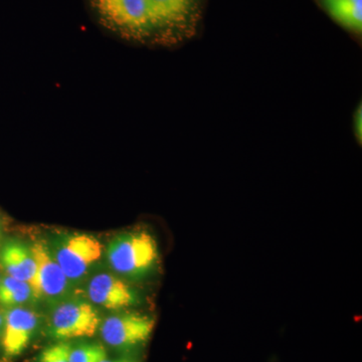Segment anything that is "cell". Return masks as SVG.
<instances>
[{
    "label": "cell",
    "instance_id": "1",
    "mask_svg": "<svg viewBox=\"0 0 362 362\" xmlns=\"http://www.w3.org/2000/svg\"><path fill=\"white\" fill-rule=\"evenodd\" d=\"M204 0H90L100 21L126 39L175 42L197 28Z\"/></svg>",
    "mask_w": 362,
    "mask_h": 362
},
{
    "label": "cell",
    "instance_id": "2",
    "mask_svg": "<svg viewBox=\"0 0 362 362\" xmlns=\"http://www.w3.org/2000/svg\"><path fill=\"white\" fill-rule=\"evenodd\" d=\"M109 265L128 278H140L149 273L158 259L156 240L144 230L124 233L109 242L106 249Z\"/></svg>",
    "mask_w": 362,
    "mask_h": 362
},
{
    "label": "cell",
    "instance_id": "3",
    "mask_svg": "<svg viewBox=\"0 0 362 362\" xmlns=\"http://www.w3.org/2000/svg\"><path fill=\"white\" fill-rule=\"evenodd\" d=\"M49 249L71 283L87 277L104 254L101 242L88 233H66L56 239Z\"/></svg>",
    "mask_w": 362,
    "mask_h": 362
},
{
    "label": "cell",
    "instance_id": "4",
    "mask_svg": "<svg viewBox=\"0 0 362 362\" xmlns=\"http://www.w3.org/2000/svg\"><path fill=\"white\" fill-rule=\"evenodd\" d=\"M99 312L84 300H66L57 305L49 323V335L59 341L92 337L101 326Z\"/></svg>",
    "mask_w": 362,
    "mask_h": 362
},
{
    "label": "cell",
    "instance_id": "5",
    "mask_svg": "<svg viewBox=\"0 0 362 362\" xmlns=\"http://www.w3.org/2000/svg\"><path fill=\"white\" fill-rule=\"evenodd\" d=\"M154 325L156 321L148 315L117 314L102 321L100 332L107 344L125 349L147 341L153 332Z\"/></svg>",
    "mask_w": 362,
    "mask_h": 362
},
{
    "label": "cell",
    "instance_id": "6",
    "mask_svg": "<svg viewBox=\"0 0 362 362\" xmlns=\"http://www.w3.org/2000/svg\"><path fill=\"white\" fill-rule=\"evenodd\" d=\"M32 250L37 263V275L33 288V299L52 300L65 296L70 291L73 283L54 259L49 245L39 240L33 245Z\"/></svg>",
    "mask_w": 362,
    "mask_h": 362
},
{
    "label": "cell",
    "instance_id": "7",
    "mask_svg": "<svg viewBox=\"0 0 362 362\" xmlns=\"http://www.w3.org/2000/svg\"><path fill=\"white\" fill-rule=\"evenodd\" d=\"M37 313L23 307H11L4 313L1 346L4 361H11L23 354L39 327Z\"/></svg>",
    "mask_w": 362,
    "mask_h": 362
},
{
    "label": "cell",
    "instance_id": "8",
    "mask_svg": "<svg viewBox=\"0 0 362 362\" xmlns=\"http://www.w3.org/2000/svg\"><path fill=\"white\" fill-rule=\"evenodd\" d=\"M87 294L93 304L108 310H122L138 302L137 293L130 285L108 273H100L90 279Z\"/></svg>",
    "mask_w": 362,
    "mask_h": 362
},
{
    "label": "cell",
    "instance_id": "9",
    "mask_svg": "<svg viewBox=\"0 0 362 362\" xmlns=\"http://www.w3.org/2000/svg\"><path fill=\"white\" fill-rule=\"evenodd\" d=\"M0 266L7 276L28 283L33 289L37 275V263L32 247L26 246L20 240H7L0 249Z\"/></svg>",
    "mask_w": 362,
    "mask_h": 362
},
{
    "label": "cell",
    "instance_id": "10",
    "mask_svg": "<svg viewBox=\"0 0 362 362\" xmlns=\"http://www.w3.org/2000/svg\"><path fill=\"white\" fill-rule=\"evenodd\" d=\"M324 6L328 13L344 28L354 32H361L362 0H331Z\"/></svg>",
    "mask_w": 362,
    "mask_h": 362
},
{
    "label": "cell",
    "instance_id": "11",
    "mask_svg": "<svg viewBox=\"0 0 362 362\" xmlns=\"http://www.w3.org/2000/svg\"><path fill=\"white\" fill-rule=\"evenodd\" d=\"M33 299L32 287L28 283L11 276L0 279V304L7 308L23 306Z\"/></svg>",
    "mask_w": 362,
    "mask_h": 362
},
{
    "label": "cell",
    "instance_id": "12",
    "mask_svg": "<svg viewBox=\"0 0 362 362\" xmlns=\"http://www.w3.org/2000/svg\"><path fill=\"white\" fill-rule=\"evenodd\" d=\"M106 358V349L102 345L92 343L71 349L69 362H101Z\"/></svg>",
    "mask_w": 362,
    "mask_h": 362
},
{
    "label": "cell",
    "instance_id": "13",
    "mask_svg": "<svg viewBox=\"0 0 362 362\" xmlns=\"http://www.w3.org/2000/svg\"><path fill=\"white\" fill-rule=\"evenodd\" d=\"M71 349L70 343L59 341L42 350L37 362H69Z\"/></svg>",
    "mask_w": 362,
    "mask_h": 362
},
{
    "label": "cell",
    "instance_id": "14",
    "mask_svg": "<svg viewBox=\"0 0 362 362\" xmlns=\"http://www.w3.org/2000/svg\"><path fill=\"white\" fill-rule=\"evenodd\" d=\"M2 327H4V313L0 312V335H1Z\"/></svg>",
    "mask_w": 362,
    "mask_h": 362
},
{
    "label": "cell",
    "instance_id": "15",
    "mask_svg": "<svg viewBox=\"0 0 362 362\" xmlns=\"http://www.w3.org/2000/svg\"><path fill=\"white\" fill-rule=\"evenodd\" d=\"M101 362H129V361H108V359H105V361Z\"/></svg>",
    "mask_w": 362,
    "mask_h": 362
},
{
    "label": "cell",
    "instance_id": "16",
    "mask_svg": "<svg viewBox=\"0 0 362 362\" xmlns=\"http://www.w3.org/2000/svg\"><path fill=\"white\" fill-rule=\"evenodd\" d=\"M321 1H322L323 4H327V2L331 1V0H321Z\"/></svg>",
    "mask_w": 362,
    "mask_h": 362
},
{
    "label": "cell",
    "instance_id": "17",
    "mask_svg": "<svg viewBox=\"0 0 362 362\" xmlns=\"http://www.w3.org/2000/svg\"><path fill=\"white\" fill-rule=\"evenodd\" d=\"M0 235H1V230H0Z\"/></svg>",
    "mask_w": 362,
    "mask_h": 362
},
{
    "label": "cell",
    "instance_id": "18",
    "mask_svg": "<svg viewBox=\"0 0 362 362\" xmlns=\"http://www.w3.org/2000/svg\"><path fill=\"white\" fill-rule=\"evenodd\" d=\"M0 279H1V278H0Z\"/></svg>",
    "mask_w": 362,
    "mask_h": 362
}]
</instances>
